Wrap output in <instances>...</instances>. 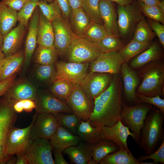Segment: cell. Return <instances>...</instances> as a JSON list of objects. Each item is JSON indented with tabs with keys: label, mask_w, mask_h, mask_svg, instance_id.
Wrapping results in <instances>:
<instances>
[{
	"label": "cell",
	"mask_w": 164,
	"mask_h": 164,
	"mask_svg": "<svg viewBox=\"0 0 164 164\" xmlns=\"http://www.w3.org/2000/svg\"><path fill=\"white\" fill-rule=\"evenodd\" d=\"M122 78L114 75L108 88L94 99V107L89 119L92 126L110 127L120 120L122 108Z\"/></svg>",
	"instance_id": "cell-1"
},
{
	"label": "cell",
	"mask_w": 164,
	"mask_h": 164,
	"mask_svg": "<svg viewBox=\"0 0 164 164\" xmlns=\"http://www.w3.org/2000/svg\"><path fill=\"white\" fill-rule=\"evenodd\" d=\"M164 114L158 108L147 114L141 130L139 144L145 155L153 153L164 139Z\"/></svg>",
	"instance_id": "cell-2"
},
{
	"label": "cell",
	"mask_w": 164,
	"mask_h": 164,
	"mask_svg": "<svg viewBox=\"0 0 164 164\" xmlns=\"http://www.w3.org/2000/svg\"><path fill=\"white\" fill-rule=\"evenodd\" d=\"M139 76L142 79L136 92L145 96L162 95L164 84V63L162 61L153 62L141 67Z\"/></svg>",
	"instance_id": "cell-3"
},
{
	"label": "cell",
	"mask_w": 164,
	"mask_h": 164,
	"mask_svg": "<svg viewBox=\"0 0 164 164\" xmlns=\"http://www.w3.org/2000/svg\"><path fill=\"white\" fill-rule=\"evenodd\" d=\"M147 104L141 102L134 106L122 104L120 120L131 131L135 136L134 140L138 144L145 119L148 112L152 108V105Z\"/></svg>",
	"instance_id": "cell-4"
},
{
	"label": "cell",
	"mask_w": 164,
	"mask_h": 164,
	"mask_svg": "<svg viewBox=\"0 0 164 164\" xmlns=\"http://www.w3.org/2000/svg\"><path fill=\"white\" fill-rule=\"evenodd\" d=\"M101 53L95 43L83 37H77L69 47L64 60L68 62L90 63Z\"/></svg>",
	"instance_id": "cell-5"
},
{
	"label": "cell",
	"mask_w": 164,
	"mask_h": 164,
	"mask_svg": "<svg viewBox=\"0 0 164 164\" xmlns=\"http://www.w3.org/2000/svg\"><path fill=\"white\" fill-rule=\"evenodd\" d=\"M117 12L119 37L127 39L135 31L138 23L144 18L142 12L131 3L125 5H118Z\"/></svg>",
	"instance_id": "cell-6"
},
{
	"label": "cell",
	"mask_w": 164,
	"mask_h": 164,
	"mask_svg": "<svg viewBox=\"0 0 164 164\" xmlns=\"http://www.w3.org/2000/svg\"><path fill=\"white\" fill-rule=\"evenodd\" d=\"M14 103L4 97L0 100V164H6L11 156L6 153L5 142L7 133L17 118V113L13 108Z\"/></svg>",
	"instance_id": "cell-7"
},
{
	"label": "cell",
	"mask_w": 164,
	"mask_h": 164,
	"mask_svg": "<svg viewBox=\"0 0 164 164\" xmlns=\"http://www.w3.org/2000/svg\"><path fill=\"white\" fill-rule=\"evenodd\" d=\"M49 140L30 138L23 152L28 164H54Z\"/></svg>",
	"instance_id": "cell-8"
},
{
	"label": "cell",
	"mask_w": 164,
	"mask_h": 164,
	"mask_svg": "<svg viewBox=\"0 0 164 164\" xmlns=\"http://www.w3.org/2000/svg\"><path fill=\"white\" fill-rule=\"evenodd\" d=\"M54 33V46L59 56L64 59L73 40L77 37L73 33L69 22L60 15L51 22Z\"/></svg>",
	"instance_id": "cell-9"
},
{
	"label": "cell",
	"mask_w": 164,
	"mask_h": 164,
	"mask_svg": "<svg viewBox=\"0 0 164 164\" xmlns=\"http://www.w3.org/2000/svg\"><path fill=\"white\" fill-rule=\"evenodd\" d=\"M65 102L73 113L80 119L89 120L94 108V101L87 96L79 84H76Z\"/></svg>",
	"instance_id": "cell-10"
},
{
	"label": "cell",
	"mask_w": 164,
	"mask_h": 164,
	"mask_svg": "<svg viewBox=\"0 0 164 164\" xmlns=\"http://www.w3.org/2000/svg\"><path fill=\"white\" fill-rule=\"evenodd\" d=\"M124 62L118 51L101 53L89 63V72L106 73L113 75L119 74Z\"/></svg>",
	"instance_id": "cell-11"
},
{
	"label": "cell",
	"mask_w": 164,
	"mask_h": 164,
	"mask_svg": "<svg viewBox=\"0 0 164 164\" xmlns=\"http://www.w3.org/2000/svg\"><path fill=\"white\" fill-rule=\"evenodd\" d=\"M37 115L36 112L32 116L31 123L26 128H20L13 126L9 129L5 142V152L8 155L24 151L30 139V129Z\"/></svg>",
	"instance_id": "cell-12"
},
{
	"label": "cell",
	"mask_w": 164,
	"mask_h": 164,
	"mask_svg": "<svg viewBox=\"0 0 164 164\" xmlns=\"http://www.w3.org/2000/svg\"><path fill=\"white\" fill-rule=\"evenodd\" d=\"M89 64L57 61L54 64L56 73L55 81L67 80L80 84L89 73Z\"/></svg>",
	"instance_id": "cell-13"
},
{
	"label": "cell",
	"mask_w": 164,
	"mask_h": 164,
	"mask_svg": "<svg viewBox=\"0 0 164 164\" xmlns=\"http://www.w3.org/2000/svg\"><path fill=\"white\" fill-rule=\"evenodd\" d=\"M113 75L97 72H89L79 84L87 96L94 101L109 86Z\"/></svg>",
	"instance_id": "cell-14"
},
{
	"label": "cell",
	"mask_w": 164,
	"mask_h": 164,
	"mask_svg": "<svg viewBox=\"0 0 164 164\" xmlns=\"http://www.w3.org/2000/svg\"><path fill=\"white\" fill-rule=\"evenodd\" d=\"M34 101L36 106L35 109L37 114L73 113L65 101L58 99L48 91H37Z\"/></svg>",
	"instance_id": "cell-15"
},
{
	"label": "cell",
	"mask_w": 164,
	"mask_h": 164,
	"mask_svg": "<svg viewBox=\"0 0 164 164\" xmlns=\"http://www.w3.org/2000/svg\"><path fill=\"white\" fill-rule=\"evenodd\" d=\"M59 125L54 114H37L30 129V139L43 138L50 140Z\"/></svg>",
	"instance_id": "cell-16"
},
{
	"label": "cell",
	"mask_w": 164,
	"mask_h": 164,
	"mask_svg": "<svg viewBox=\"0 0 164 164\" xmlns=\"http://www.w3.org/2000/svg\"><path fill=\"white\" fill-rule=\"evenodd\" d=\"M96 128L103 139L112 141L119 146L120 149H125L129 153H132L128 146L127 139L130 135L135 140L134 135L120 120L111 126H100Z\"/></svg>",
	"instance_id": "cell-17"
},
{
	"label": "cell",
	"mask_w": 164,
	"mask_h": 164,
	"mask_svg": "<svg viewBox=\"0 0 164 164\" xmlns=\"http://www.w3.org/2000/svg\"><path fill=\"white\" fill-rule=\"evenodd\" d=\"M121 73L126 100L130 103H138L136 93L139 82L138 74L125 62L122 65Z\"/></svg>",
	"instance_id": "cell-18"
},
{
	"label": "cell",
	"mask_w": 164,
	"mask_h": 164,
	"mask_svg": "<svg viewBox=\"0 0 164 164\" xmlns=\"http://www.w3.org/2000/svg\"><path fill=\"white\" fill-rule=\"evenodd\" d=\"M99 7L103 26L108 34L119 37L118 14L113 2L108 0H100Z\"/></svg>",
	"instance_id": "cell-19"
},
{
	"label": "cell",
	"mask_w": 164,
	"mask_h": 164,
	"mask_svg": "<svg viewBox=\"0 0 164 164\" xmlns=\"http://www.w3.org/2000/svg\"><path fill=\"white\" fill-rule=\"evenodd\" d=\"M37 93L35 87L26 80L15 81L8 89L3 97L6 99L15 102L25 99L34 101Z\"/></svg>",
	"instance_id": "cell-20"
},
{
	"label": "cell",
	"mask_w": 164,
	"mask_h": 164,
	"mask_svg": "<svg viewBox=\"0 0 164 164\" xmlns=\"http://www.w3.org/2000/svg\"><path fill=\"white\" fill-rule=\"evenodd\" d=\"M36 8L31 18L28 26V32L26 40L24 52V70L25 71L29 67L37 43V28L39 11Z\"/></svg>",
	"instance_id": "cell-21"
},
{
	"label": "cell",
	"mask_w": 164,
	"mask_h": 164,
	"mask_svg": "<svg viewBox=\"0 0 164 164\" xmlns=\"http://www.w3.org/2000/svg\"><path fill=\"white\" fill-rule=\"evenodd\" d=\"M26 27L19 23L3 37L1 50L5 56L14 54L19 49L26 32Z\"/></svg>",
	"instance_id": "cell-22"
},
{
	"label": "cell",
	"mask_w": 164,
	"mask_h": 164,
	"mask_svg": "<svg viewBox=\"0 0 164 164\" xmlns=\"http://www.w3.org/2000/svg\"><path fill=\"white\" fill-rule=\"evenodd\" d=\"M24 53L21 50L5 56L0 63V82L16 74L24 63Z\"/></svg>",
	"instance_id": "cell-23"
},
{
	"label": "cell",
	"mask_w": 164,
	"mask_h": 164,
	"mask_svg": "<svg viewBox=\"0 0 164 164\" xmlns=\"http://www.w3.org/2000/svg\"><path fill=\"white\" fill-rule=\"evenodd\" d=\"M91 145L80 142L77 145L68 147L63 152L67 155L71 163L95 164L92 158Z\"/></svg>",
	"instance_id": "cell-24"
},
{
	"label": "cell",
	"mask_w": 164,
	"mask_h": 164,
	"mask_svg": "<svg viewBox=\"0 0 164 164\" xmlns=\"http://www.w3.org/2000/svg\"><path fill=\"white\" fill-rule=\"evenodd\" d=\"M163 56L160 45L156 43H152L147 49L132 60L130 66L133 69L140 68L150 63L162 60Z\"/></svg>",
	"instance_id": "cell-25"
},
{
	"label": "cell",
	"mask_w": 164,
	"mask_h": 164,
	"mask_svg": "<svg viewBox=\"0 0 164 164\" xmlns=\"http://www.w3.org/2000/svg\"><path fill=\"white\" fill-rule=\"evenodd\" d=\"M80 138L64 127L59 126L56 131L50 140L53 149L63 152L67 148L77 145Z\"/></svg>",
	"instance_id": "cell-26"
},
{
	"label": "cell",
	"mask_w": 164,
	"mask_h": 164,
	"mask_svg": "<svg viewBox=\"0 0 164 164\" xmlns=\"http://www.w3.org/2000/svg\"><path fill=\"white\" fill-rule=\"evenodd\" d=\"M91 22L81 8L72 10L69 23L73 32L77 37H83Z\"/></svg>",
	"instance_id": "cell-27"
},
{
	"label": "cell",
	"mask_w": 164,
	"mask_h": 164,
	"mask_svg": "<svg viewBox=\"0 0 164 164\" xmlns=\"http://www.w3.org/2000/svg\"><path fill=\"white\" fill-rule=\"evenodd\" d=\"M54 41L53 30L51 22L39 10L37 43L39 45L50 47L54 46Z\"/></svg>",
	"instance_id": "cell-28"
},
{
	"label": "cell",
	"mask_w": 164,
	"mask_h": 164,
	"mask_svg": "<svg viewBox=\"0 0 164 164\" xmlns=\"http://www.w3.org/2000/svg\"><path fill=\"white\" fill-rule=\"evenodd\" d=\"M17 21V11L0 2V32L3 37L14 28Z\"/></svg>",
	"instance_id": "cell-29"
},
{
	"label": "cell",
	"mask_w": 164,
	"mask_h": 164,
	"mask_svg": "<svg viewBox=\"0 0 164 164\" xmlns=\"http://www.w3.org/2000/svg\"><path fill=\"white\" fill-rule=\"evenodd\" d=\"M93 160L95 164L107 155L113 153L120 149L119 146L110 140L103 139L98 142L91 145Z\"/></svg>",
	"instance_id": "cell-30"
},
{
	"label": "cell",
	"mask_w": 164,
	"mask_h": 164,
	"mask_svg": "<svg viewBox=\"0 0 164 164\" xmlns=\"http://www.w3.org/2000/svg\"><path fill=\"white\" fill-rule=\"evenodd\" d=\"M76 134L83 141L91 145L97 143L103 139L96 127L92 126L89 120L84 121L80 120L77 128Z\"/></svg>",
	"instance_id": "cell-31"
},
{
	"label": "cell",
	"mask_w": 164,
	"mask_h": 164,
	"mask_svg": "<svg viewBox=\"0 0 164 164\" xmlns=\"http://www.w3.org/2000/svg\"><path fill=\"white\" fill-rule=\"evenodd\" d=\"M138 161L125 149H120L103 158L100 164H140Z\"/></svg>",
	"instance_id": "cell-32"
},
{
	"label": "cell",
	"mask_w": 164,
	"mask_h": 164,
	"mask_svg": "<svg viewBox=\"0 0 164 164\" xmlns=\"http://www.w3.org/2000/svg\"><path fill=\"white\" fill-rule=\"evenodd\" d=\"M59 55L54 46L50 47L39 45L35 57V62L38 64H54L58 60Z\"/></svg>",
	"instance_id": "cell-33"
},
{
	"label": "cell",
	"mask_w": 164,
	"mask_h": 164,
	"mask_svg": "<svg viewBox=\"0 0 164 164\" xmlns=\"http://www.w3.org/2000/svg\"><path fill=\"white\" fill-rule=\"evenodd\" d=\"M77 84L67 80L55 81L50 84L49 91L58 99L65 101Z\"/></svg>",
	"instance_id": "cell-34"
},
{
	"label": "cell",
	"mask_w": 164,
	"mask_h": 164,
	"mask_svg": "<svg viewBox=\"0 0 164 164\" xmlns=\"http://www.w3.org/2000/svg\"><path fill=\"white\" fill-rule=\"evenodd\" d=\"M151 43H140L132 39L118 51L124 62H127L147 49Z\"/></svg>",
	"instance_id": "cell-35"
},
{
	"label": "cell",
	"mask_w": 164,
	"mask_h": 164,
	"mask_svg": "<svg viewBox=\"0 0 164 164\" xmlns=\"http://www.w3.org/2000/svg\"><path fill=\"white\" fill-rule=\"evenodd\" d=\"M156 36L147 21L144 18L137 24L133 39L142 43H151Z\"/></svg>",
	"instance_id": "cell-36"
},
{
	"label": "cell",
	"mask_w": 164,
	"mask_h": 164,
	"mask_svg": "<svg viewBox=\"0 0 164 164\" xmlns=\"http://www.w3.org/2000/svg\"><path fill=\"white\" fill-rule=\"evenodd\" d=\"M37 65L35 74L38 80L44 83L50 84L55 81L56 73L54 64Z\"/></svg>",
	"instance_id": "cell-37"
},
{
	"label": "cell",
	"mask_w": 164,
	"mask_h": 164,
	"mask_svg": "<svg viewBox=\"0 0 164 164\" xmlns=\"http://www.w3.org/2000/svg\"><path fill=\"white\" fill-rule=\"evenodd\" d=\"M95 43L101 53L118 51L125 45L119 37L108 35Z\"/></svg>",
	"instance_id": "cell-38"
},
{
	"label": "cell",
	"mask_w": 164,
	"mask_h": 164,
	"mask_svg": "<svg viewBox=\"0 0 164 164\" xmlns=\"http://www.w3.org/2000/svg\"><path fill=\"white\" fill-rule=\"evenodd\" d=\"M56 117L59 126H62L73 134L77 135V128L80 120L73 113L67 114L64 113L54 114Z\"/></svg>",
	"instance_id": "cell-39"
},
{
	"label": "cell",
	"mask_w": 164,
	"mask_h": 164,
	"mask_svg": "<svg viewBox=\"0 0 164 164\" xmlns=\"http://www.w3.org/2000/svg\"><path fill=\"white\" fill-rule=\"evenodd\" d=\"M108 35L103 25L91 21L82 37L91 42L95 43Z\"/></svg>",
	"instance_id": "cell-40"
},
{
	"label": "cell",
	"mask_w": 164,
	"mask_h": 164,
	"mask_svg": "<svg viewBox=\"0 0 164 164\" xmlns=\"http://www.w3.org/2000/svg\"><path fill=\"white\" fill-rule=\"evenodd\" d=\"M99 2L100 0H83L81 8L92 21L103 26L99 10Z\"/></svg>",
	"instance_id": "cell-41"
},
{
	"label": "cell",
	"mask_w": 164,
	"mask_h": 164,
	"mask_svg": "<svg viewBox=\"0 0 164 164\" xmlns=\"http://www.w3.org/2000/svg\"><path fill=\"white\" fill-rule=\"evenodd\" d=\"M48 2L46 1L39 0L38 7L44 16L51 22L55 18L62 15L61 12L55 2Z\"/></svg>",
	"instance_id": "cell-42"
},
{
	"label": "cell",
	"mask_w": 164,
	"mask_h": 164,
	"mask_svg": "<svg viewBox=\"0 0 164 164\" xmlns=\"http://www.w3.org/2000/svg\"><path fill=\"white\" fill-rule=\"evenodd\" d=\"M38 0H28L17 12V20L19 23L26 28L28 22L36 8L38 6Z\"/></svg>",
	"instance_id": "cell-43"
},
{
	"label": "cell",
	"mask_w": 164,
	"mask_h": 164,
	"mask_svg": "<svg viewBox=\"0 0 164 164\" xmlns=\"http://www.w3.org/2000/svg\"><path fill=\"white\" fill-rule=\"evenodd\" d=\"M140 9L145 16L164 24V12L157 5H147L140 2Z\"/></svg>",
	"instance_id": "cell-44"
},
{
	"label": "cell",
	"mask_w": 164,
	"mask_h": 164,
	"mask_svg": "<svg viewBox=\"0 0 164 164\" xmlns=\"http://www.w3.org/2000/svg\"><path fill=\"white\" fill-rule=\"evenodd\" d=\"M138 103H145L153 105L158 108L164 114V99L160 96L149 97L136 92Z\"/></svg>",
	"instance_id": "cell-45"
},
{
	"label": "cell",
	"mask_w": 164,
	"mask_h": 164,
	"mask_svg": "<svg viewBox=\"0 0 164 164\" xmlns=\"http://www.w3.org/2000/svg\"><path fill=\"white\" fill-rule=\"evenodd\" d=\"M148 159L153 160L154 164H164V139L156 151L149 155L140 156L137 159L139 161Z\"/></svg>",
	"instance_id": "cell-46"
},
{
	"label": "cell",
	"mask_w": 164,
	"mask_h": 164,
	"mask_svg": "<svg viewBox=\"0 0 164 164\" xmlns=\"http://www.w3.org/2000/svg\"><path fill=\"white\" fill-rule=\"evenodd\" d=\"M152 29L158 37L160 42L164 47V26L160 22L149 19L147 21Z\"/></svg>",
	"instance_id": "cell-47"
},
{
	"label": "cell",
	"mask_w": 164,
	"mask_h": 164,
	"mask_svg": "<svg viewBox=\"0 0 164 164\" xmlns=\"http://www.w3.org/2000/svg\"><path fill=\"white\" fill-rule=\"evenodd\" d=\"M59 7L63 18L69 22L70 16L72 9L68 0H53Z\"/></svg>",
	"instance_id": "cell-48"
},
{
	"label": "cell",
	"mask_w": 164,
	"mask_h": 164,
	"mask_svg": "<svg viewBox=\"0 0 164 164\" xmlns=\"http://www.w3.org/2000/svg\"><path fill=\"white\" fill-rule=\"evenodd\" d=\"M16 74L5 80L0 82V98L5 94L15 81Z\"/></svg>",
	"instance_id": "cell-49"
},
{
	"label": "cell",
	"mask_w": 164,
	"mask_h": 164,
	"mask_svg": "<svg viewBox=\"0 0 164 164\" xmlns=\"http://www.w3.org/2000/svg\"><path fill=\"white\" fill-rule=\"evenodd\" d=\"M28 0H2L1 2L9 8L19 11Z\"/></svg>",
	"instance_id": "cell-50"
},
{
	"label": "cell",
	"mask_w": 164,
	"mask_h": 164,
	"mask_svg": "<svg viewBox=\"0 0 164 164\" xmlns=\"http://www.w3.org/2000/svg\"><path fill=\"white\" fill-rule=\"evenodd\" d=\"M55 159L54 160V164H68L64 159L62 154V152L56 149H53Z\"/></svg>",
	"instance_id": "cell-51"
},
{
	"label": "cell",
	"mask_w": 164,
	"mask_h": 164,
	"mask_svg": "<svg viewBox=\"0 0 164 164\" xmlns=\"http://www.w3.org/2000/svg\"><path fill=\"white\" fill-rule=\"evenodd\" d=\"M23 110L29 113L36 108V104L34 101L30 99L22 100Z\"/></svg>",
	"instance_id": "cell-52"
},
{
	"label": "cell",
	"mask_w": 164,
	"mask_h": 164,
	"mask_svg": "<svg viewBox=\"0 0 164 164\" xmlns=\"http://www.w3.org/2000/svg\"><path fill=\"white\" fill-rule=\"evenodd\" d=\"M15 155L17 157L16 164H28L23 152H18Z\"/></svg>",
	"instance_id": "cell-53"
},
{
	"label": "cell",
	"mask_w": 164,
	"mask_h": 164,
	"mask_svg": "<svg viewBox=\"0 0 164 164\" xmlns=\"http://www.w3.org/2000/svg\"><path fill=\"white\" fill-rule=\"evenodd\" d=\"M83 0H68V1L72 10L81 8Z\"/></svg>",
	"instance_id": "cell-54"
},
{
	"label": "cell",
	"mask_w": 164,
	"mask_h": 164,
	"mask_svg": "<svg viewBox=\"0 0 164 164\" xmlns=\"http://www.w3.org/2000/svg\"><path fill=\"white\" fill-rule=\"evenodd\" d=\"M14 110L16 113H20L23 111L22 100L17 101L13 104Z\"/></svg>",
	"instance_id": "cell-55"
},
{
	"label": "cell",
	"mask_w": 164,
	"mask_h": 164,
	"mask_svg": "<svg viewBox=\"0 0 164 164\" xmlns=\"http://www.w3.org/2000/svg\"><path fill=\"white\" fill-rule=\"evenodd\" d=\"M145 5L148 6L157 5L159 2L158 0H139Z\"/></svg>",
	"instance_id": "cell-56"
},
{
	"label": "cell",
	"mask_w": 164,
	"mask_h": 164,
	"mask_svg": "<svg viewBox=\"0 0 164 164\" xmlns=\"http://www.w3.org/2000/svg\"><path fill=\"white\" fill-rule=\"evenodd\" d=\"M113 2H115L118 5H125L132 3V0H108Z\"/></svg>",
	"instance_id": "cell-57"
},
{
	"label": "cell",
	"mask_w": 164,
	"mask_h": 164,
	"mask_svg": "<svg viewBox=\"0 0 164 164\" xmlns=\"http://www.w3.org/2000/svg\"><path fill=\"white\" fill-rule=\"evenodd\" d=\"M15 155H12L7 160L6 164H16L17 157L14 156Z\"/></svg>",
	"instance_id": "cell-58"
},
{
	"label": "cell",
	"mask_w": 164,
	"mask_h": 164,
	"mask_svg": "<svg viewBox=\"0 0 164 164\" xmlns=\"http://www.w3.org/2000/svg\"><path fill=\"white\" fill-rule=\"evenodd\" d=\"M157 6L162 11L164 12V1L162 0L161 1H159Z\"/></svg>",
	"instance_id": "cell-59"
},
{
	"label": "cell",
	"mask_w": 164,
	"mask_h": 164,
	"mask_svg": "<svg viewBox=\"0 0 164 164\" xmlns=\"http://www.w3.org/2000/svg\"><path fill=\"white\" fill-rule=\"evenodd\" d=\"M5 57V56L1 50H0V63Z\"/></svg>",
	"instance_id": "cell-60"
},
{
	"label": "cell",
	"mask_w": 164,
	"mask_h": 164,
	"mask_svg": "<svg viewBox=\"0 0 164 164\" xmlns=\"http://www.w3.org/2000/svg\"><path fill=\"white\" fill-rule=\"evenodd\" d=\"M3 37L0 32V50H1L3 43Z\"/></svg>",
	"instance_id": "cell-61"
},
{
	"label": "cell",
	"mask_w": 164,
	"mask_h": 164,
	"mask_svg": "<svg viewBox=\"0 0 164 164\" xmlns=\"http://www.w3.org/2000/svg\"><path fill=\"white\" fill-rule=\"evenodd\" d=\"M140 164H154L153 162H147L142 161H140Z\"/></svg>",
	"instance_id": "cell-62"
},
{
	"label": "cell",
	"mask_w": 164,
	"mask_h": 164,
	"mask_svg": "<svg viewBox=\"0 0 164 164\" xmlns=\"http://www.w3.org/2000/svg\"><path fill=\"white\" fill-rule=\"evenodd\" d=\"M42 0L46 1L48 2H51L53 1V0Z\"/></svg>",
	"instance_id": "cell-63"
},
{
	"label": "cell",
	"mask_w": 164,
	"mask_h": 164,
	"mask_svg": "<svg viewBox=\"0 0 164 164\" xmlns=\"http://www.w3.org/2000/svg\"><path fill=\"white\" fill-rule=\"evenodd\" d=\"M159 1H161L162 0H158Z\"/></svg>",
	"instance_id": "cell-64"
}]
</instances>
